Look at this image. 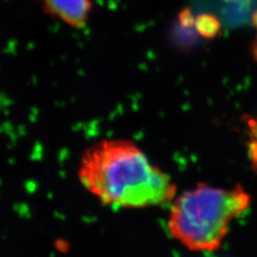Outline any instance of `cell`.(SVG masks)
Instances as JSON below:
<instances>
[{
	"label": "cell",
	"mask_w": 257,
	"mask_h": 257,
	"mask_svg": "<svg viewBox=\"0 0 257 257\" xmlns=\"http://www.w3.org/2000/svg\"><path fill=\"white\" fill-rule=\"evenodd\" d=\"M40 9L51 19L74 29H83L90 22L92 0H36Z\"/></svg>",
	"instance_id": "3"
},
{
	"label": "cell",
	"mask_w": 257,
	"mask_h": 257,
	"mask_svg": "<svg viewBox=\"0 0 257 257\" xmlns=\"http://www.w3.org/2000/svg\"><path fill=\"white\" fill-rule=\"evenodd\" d=\"M250 196L240 185L222 190L199 184L173 203L168 230L173 238L192 251L220 248L230 223L245 212Z\"/></svg>",
	"instance_id": "2"
},
{
	"label": "cell",
	"mask_w": 257,
	"mask_h": 257,
	"mask_svg": "<svg viewBox=\"0 0 257 257\" xmlns=\"http://www.w3.org/2000/svg\"><path fill=\"white\" fill-rule=\"evenodd\" d=\"M194 19L193 18L191 11L188 9H184L180 14H179V21L180 23L185 26V27H189V26H193L194 24Z\"/></svg>",
	"instance_id": "5"
},
{
	"label": "cell",
	"mask_w": 257,
	"mask_h": 257,
	"mask_svg": "<svg viewBox=\"0 0 257 257\" xmlns=\"http://www.w3.org/2000/svg\"><path fill=\"white\" fill-rule=\"evenodd\" d=\"M249 156L253 162V165L257 166V141L251 142L250 146H249Z\"/></svg>",
	"instance_id": "7"
},
{
	"label": "cell",
	"mask_w": 257,
	"mask_h": 257,
	"mask_svg": "<svg viewBox=\"0 0 257 257\" xmlns=\"http://www.w3.org/2000/svg\"><path fill=\"white\" fill-rule=\"evenodd\" d=\"M252 24L253 26L255 27L257 31V11L253 14V17H252ZM252 55H253V59H255L257 61V34L256 37L254 38L253 40V44H252Z\"/></svg>",
	"instance_id": "6"
},
{
	"label": "cell",
	"mask_w": 257,
	"mask_h": 257,
	"mask_svg": "<svg viewBox=\"0 0 257 257\" xmlns=\"http://www.w3.org/2000/svg\"><path fill=\"white\" fill-rule=\"evenodd\" d=\"M87 191L113 209H141L173 201L176 186L134 142L104 140L88 149L78 172Z\"/></svg>",
	"instance_id": "1"
},
{
	"label": "cell",
	"mask_w": 257,
	"mask_h": 257,
	"mask_svg": "<svg viewBox=\"0 0 257 257\" xmlns=\"http://www.w3.org/2000/svg\"><path fill=\"white\" fill-rule=\"evenodd\" d=\"M193 27L204 38L211 39L220 33L222 24L220 20L211 14H200L194 19Z\"/></svg>",
	"instance_id": "4"
}]
</instances>
